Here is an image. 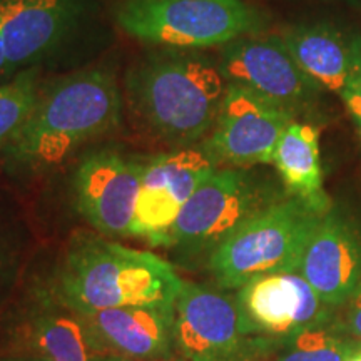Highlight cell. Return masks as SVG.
Returning a JSON list of instances; mask_svg holds the SVG:
<instances>
[{
	"mask_svg": "<svg viewBox=\"0 0 361 361\" xmlns=\"http://www.w3.org/2000/svg\"><path fill=\"white\" fill-rule=\"evenodd\" d=\"M124 97L106 69H85L42 85L29 119L2 152L12 173H44L84 144L119 128Z\"/></svg>",
	"mask_w": 361,
	"mask_h": 361,
	"instance_id": "cell-1",
	"label": "cell"
},
{
	"mask_svg": "<svg viewBox=\"0 0 361 361\" xmlns=\"http://www.w3.org/2000/svg\"><path fill=\"white\" fill-rule=\"evenodd\" d=\"M226 87L218 62L191 49H157L139 59L126 75L133 111L173 149L196 146L209 135Z\"/></svg>",
	"mask_w": 361,
	"mask_h": 361,
	"instance_id": "cell-2",
	"label": "cell"
},
{
	"mask_svg": "<svg viewBox=\"0 0 361 361\" xmlns=\"http://www.w3.org/2000/svg\"><path fill=\"white\" fill-rule=\"evenodd\" d=\"M183 279L161 256L79 231L71 238L51 290L79 313L174 305Z\"/></svg>",
	"mask_w": 361,
	"mask_h": 361,
	"instance_id": "cell-3",
	"label": "cell"
},
{
	"mask_svg": "<svg viewBox=\"0 0 361 361\" xmlns=\"http://www.w3.org/2000/svg\"><path fill=\"white\" fill-rule=\"evenodd\" d=\"M281 200L278 184L251 168H218L184 204L166 250L184 263H207L239 226Z\"/></svg>",
	"mask_w": 361,
	"mask_h": 361,
	"instance_id": "cell-4",
	"label": "cell"
},
{
	"mask_svg": "<svg viewBox=\"0 0 361 361\" xmlns=\"http://www.w3.org/2000/svg\"><path fill=\"white\" fill-rule=\"evenodd\" d=\"M322 213L296 197H284L239 226L207 259L219 288L239 290L252 279L296 273Z\"/></svg>",
	"mask_w": 361,
	"mask_h": 361,
	"instance_id": "cell-5",
	"label": "cell"
},
{
	"mask_svg": "<svg viewBox=\"0 0 361 361\" xmlns=\"http://www.w3.org/2000/svg\"><path fill=\"white\" fill-rule=\"evenodd\" d=\"M116 22L139 42L191 51L223 47L263 24L243 0H124Z\"/></svg>",
	"mask_w": 361,
	"mask_h": 361,
	"instance_id": "cell-6",
	"label": "cell"
},
{
	"mask_svg": "<svg viewBox=\"0 0 361 361\" xmlns=\"http://www.w3.org/2000/svg\"><path fill=\"white\" fill-rule=\"evenodd\" d=\"M226 82L238 84L298 116L318 104L322 87L298 66L279 35H245L219 47Z\"/></svg>",
	"mask_w": 361,
	"mask_h": 361,
	"instance_id": "cell-7",
	"label": "cell"
},
{
	"mask_svg": "<svg viewBox=\"0 0 361 361\" xmlns=\"http://www.w3.org/2000/svg\"><path fill=\"white\" fill-rule=\"evenodd\" d=\"M218 168L201 144L146 159L130 236L144 238L151 246H168L184 204Z\"/></svg>",
	"mask_w": 361,
	"mask_h": 361,
	"instance_id": "cell-8",
	"label": "cell"
},
{
	"mask_svg": "<svg viewBox=\"0 0 361 361\" xmlns=\"http://www.w3.org/2000/svg\"><path fill=\"white\" fill-rule=\"evenodd\" d=\"M296 116L238 84H229L216 124L201 142L224 168L273 164L279 139Z\"/></svg>",
	"mask_w": 361,
	"mask_h": 361,
	"instance_id": "cell-9",
	"label": "cell"
},
{
	"mask_svg": "<svg viewBox=\"0 0 361 361\" xmlns=\"http://www.w3.org/2000/svg\"><path fill=\"white\" fill-rule=\"evenodd\" d=\"M146 159L117 149H97L75 168L74 197L79 214L104 236H130Z\"/></svg>",
	"mask_w": 361,
	"mask_h": 361,
	"instance_id": "cell-10",
	"label": "cell"
},
{
	"mask_svg": "<svg viewBox=\"0 0 361 361\" xmlns=\"http://www.w3.org/2000/svg\"><path fill=\"white\" fill-rule=\"evenodd\" d=\"M247 336H288L338 323L336 308L323 303L300 273L256 278L236 296Z\"/></svg>",
	"mask_w": 361,
	"mask_h": 361,
	"instance_id": "cell-11",
	"label": "cell"
},
{
	"mask_svg": "<svg viewBox=\"0 0 361 361\" xmlns=\"http://www.w3.org/2000/svg\"><path fill=\"white\" fill-rule=\"evenodd\" d=\"M247 338L236 296L183 283L174 305V341L184 360L236 361Z\"/></svg>",
	"mask_w": 361,
	"mask_h": 361,
	"instance_id": "cell-12",
	"label": "cell"
},
{
	"mask_svg": "<svg viewBox=\"0 0 361 361\" xmlns=\"http://www.w3.org/2000/svg\"><path fill=\"white\" fill-rule=\"evenodd\" d=\"M85 0H0V32L13 75L40 62L72 37Z\"/></svg>",
	"mask_w": 361,
	"mask_h": 361,
	"instance_id": "cell-13",
	"label": "cell"
},
{
	"mask_svg": "<svg viewBox=\"0 0 361 361\" xmlns=\"http://www.w3.org/2000/svg\"><path fill=\"white\" fill-rule=\"evenodd\" d=\"M13 353L32 355L44 361H102L106 348L87 319L67 306L49 288H34L16 323Z\"/></svg>",
	"mask_w": 361,
	"mask_h": 361,
	"instance_id": "cell-14",
	"label": "cell"
},
{
	"mask_svg": "<svg viewBox=\"0 0 361 361\" xmlns=\"http://www.w3.org/2000/svg\"><path fill=\"white\" fill-rule=\"evenodd\" d=\"M300 273L323 303L341 308L361 281V236L343 216L324 213L305 247Z\"/></svg>",
	"mask_w": 361,
	"mask_h": 361,
	"instance_id": "cell-15",
	"label": "cell"
},
{
	"mask_svg": "<svg viewBox=\"0 0 361 361\" xmlns=\"http://www.w3.org/2000/svg\"><path fill=\"white\" fill-rule=\"evenodd\" d=\"M174 305L123 306L80 314L109 355L169 361L176 350Z\"/></svg>",
	"mask_w": 361,
	"mask_h": 361,
	"instance_id": "cell-16",
	"label": "cell"
},
{
	"mask_svg": "<svg viewBox=\"0 0 361 361\" xmlns=\"http://www.w3.org/2000/svg\"><path fill=\"white\" fill-rule=\"evenodd\" d=\"M288 51L323 90L343 96L361 75V40L328 24L290 27L279 35Z\"/></svg>",
	"mask_w": 361,
	"mask_h": 361,
	"instance_id": "cell-17",
	"label": "cell"
},
{
	"mask_svg": "<svg viewBox=\"0 0 361 361\" xmlns=\"http://www.w3.org/2000/svg\"><path fill=\"white\" fill-rule=\"evenodd\" d=\"M273 164L290 196L322 214L331 209L323 186L319 133L314 126L298 121L288 126L274 151Z\"/></svg>",
	"mask_w": 361,
	"mask_h": 361,
	"instance_id": "cell-18",
	"label": "cell"
},
{
	"mask_svg": "<svg viewBox=\"0 0 361 361\" xmlns=\"http://www.w3.org/2000/svg\"><path fill=\"white\" fill-rule=\"evenodd\" d=\"M360 346L338 322L288 336H250L236 361H346Z\"/></svg>",
	"mask_w": 361,
	"mask_h": 361,
	"instance_id": "cell-19",
	"label": "cell"
},
{
	"mask_svg": "<svg viewBox=\"0 0 361 361\" xmlns=\"http://www.w3.org/2000/svg\"><path fill=\"white\" fill-rule=\"evenodd\" d=\"M40 67H30L0 84V156L29 119L40 89Z\"/></svg>",
	"mask_w": 361,
	"mask_h": 361,
	"instance_id": "cell-20",
	"label": "cell"
},
{
	"mask_svg": "<svg viewBox=\"0 0 361 361\" xmlns=\"http://www.w3.org/2000/svg\"><path fill=\"white\" fill-rule=\"evenodd\" d=\"M29 241L22 224L0 213V316L8 308L24 274Z\"/></svg>",
	"mask_w": 361,
	"mask_h": 361,
	"instance_id": "cell-21",
	"label": "cell"
},
{
	"mask_svg": "<svg viewBox=\"0 0 361 361\" xmlns=\"http://www.w3.org/2000/svg\"><path fill=\"white\" fill-rule=\"evenodd\" d=\"M340 324L346 335L361 341V281L355 288L350 300L346 301L345 316H343V322H340Z\"/></svg>",
	"mask_w": 361,
	"mask_h": 361,
	"instance_id": "cell-22",
	"label": "cell"
},
{
	"mask_svg": "<svg viewBox=\"0 0 361 361\" xmlns=\"http://www.w3.org/2000/svg\"><path fill=\"white\" fill-rule=\"evenodd\" d=\"M341 101L345 102L350 116L353 117L356 126H358V130L361 135V75L350 85V89L343 94Z\"/></svg>",
	"mask_w": 361,
	"mask_h": 361,
	"instance_id": "cell-23",
	"label": "cell"
},
{
	"mask_svg": "<svg viewBox=\"0 0 361 361\" xmlns=\"http://www.w3.org/2000/svg\"><path fill=\"white\" fill-rule=\"evenodd\" d=\"M8 79H12V74H11V71H8L6 47H4L2 32H0V84L6 82V80H8Z\"/></svg>",
	"mask_w": 361,
	"mask_h": 361,
	"instance_id": "cell-24",
	"label": "cell"
},
{
	"mask_svg": "<svg viewBox=\"0 0 361 361\" xmlns=\"http://www.w3.org/2000/svg\"><path fill=\"white\" fill-rule=\"evenodd\" d=\"M0 361H44L32 355H20V353H8L0 356Z\"/></svg>",
	"mask_w": 361,
	"mask_h": 361,
	"instance_id": "cell-25",
	"label": "cell"
},
{
	"mask_svg": "<svg viewBox=\"0 0 361 361\" xmlns=\"http://www.w3.org/2000/svg\"><path fill=\"white\" fill-rule=\"evenodd\" d=\"M102 361H135V360L124 358V356H119V355H107V356H104Z\"/></svg>",
	"mask_w": 361,
	"mask_h": 361,
	"instance_id": "cell-26",
	"label": "cell"
},
{
	"mask_svg": "<svg viewBox=\"0 0 361 361\" xmlns=\"http://www.w3.org/2000/svg\"><path fill=\"white\" fill-rule=\"evenodd\" d=\"M346 361H361V346H360V348H358V350H356V351H355V353H353V355H351V356H350V358H348V360H346Z\"/></svg>",
	"mask_w": 361,
	"mask_h": 361,
	"instance_id": "cell-27",
	"label": "cell"
}]
</instances>
